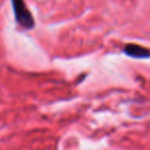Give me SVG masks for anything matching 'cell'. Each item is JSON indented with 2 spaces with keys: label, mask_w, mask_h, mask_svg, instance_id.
I'll return each mask as SVG.
<instances>
[{
  "label": "cell",
  "mask_w": 150,
  "mask_h": 150,
  "mask_svg": "<svg viewBox=\"0 0 150 150\" xmlns=\"http://www.w3.org/2000/svg\"><path fill=\"white\" fill-rule=\"evenodd\" d=\"M10 1L16 24L25 30H32L35 28V18L25 0H10Z\"/></svg>",
  "instance_id": "1"
},
{
  "label": "cell",
  "mask_w": 150,
  "mask_h": 150,
  "mask_svg": "<svg viewBox=\"0 0 150 150\" xmlns=\"http://www.w3.org/2000/svg\"><path fill=\"white\" fill-rule=\"evenodd\" d=\"M124 52L127 55L133 58H149L150 57V49L143 46L137 45V44H127L124 48Z\"/></svg>",
  "instance_id": "2"
}]
</instances>
